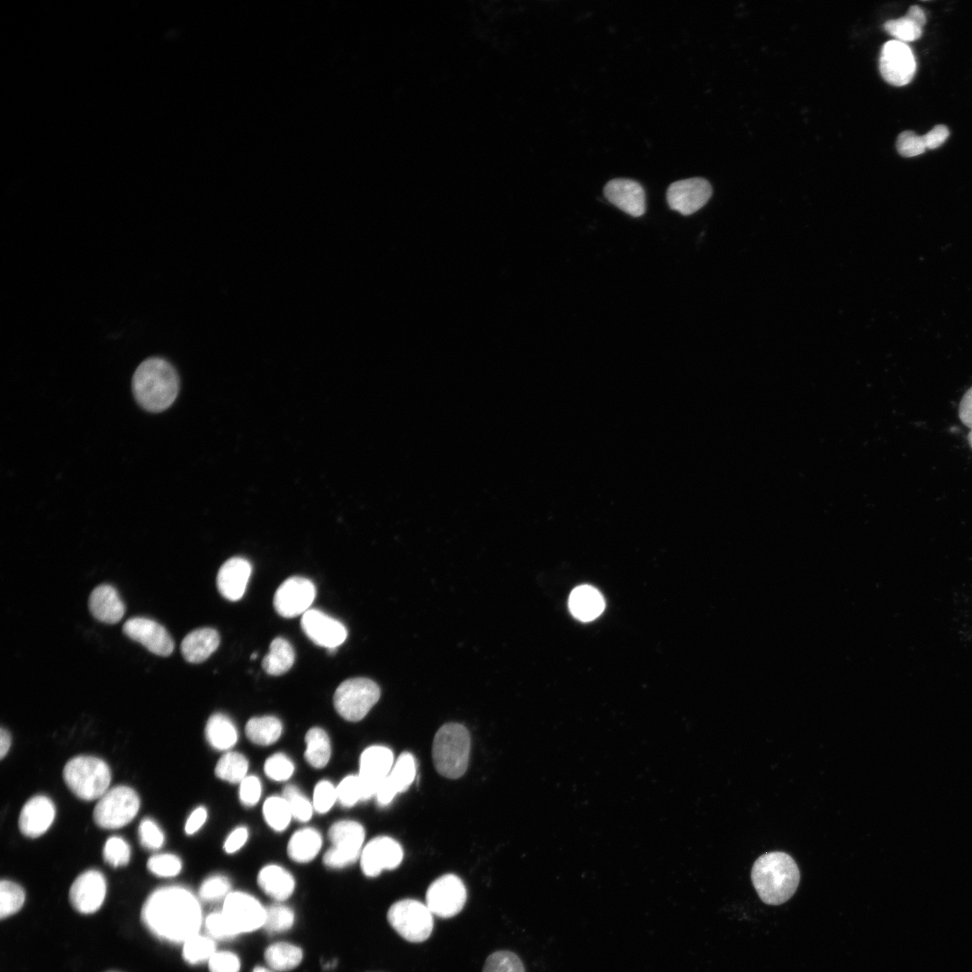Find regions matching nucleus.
Returning <instances> with one entry per match:
<instances>
[{"mask_svg":"<svg viewBox=\"0 0 972 972\" xmlns=\"http://www.w3.org/2000/svg\"><path fill=\"white\" fill-rule=\"evenodd\" d=\"M264 770L269 778L274 781H285L293 774L294 765L289 757L278 752L266 759Z\"/></svg>","mask_w":972,"mask_h":972,"instance_id":"45","label":"nucleus"},{"mask_svg":"<svg viewBox=\"0 0 972 972\" xmlns=\"http://www.w3.org/2000/svg\"><path fill=\"white\" fill-rule=\"evenodd\" d=\"M968 443H969V445H970V446L972 448V428H971L970 432L968 435Z\"/></svg>","mask_w":972,"mask_h":972,"instance_id":"60","label":"nucleus"},{"mask_svg":"<svg viewBox=\"0 0 972 972\" xmlns=\"http://www.w3.org/2000/svg\"><path fill=\"white\" fill-rule=\"evenodd\" d=\"M248 770L247 758L237 752H229L218 760L215 767L216 776L230 783H240Z\"/></svg>","mask_w":972,"mask_h":972,"instance_id":"34","label":"nucleus"},{"mask_svg":"<svg viewBox=\"0 0 972 972\" xmlns=\"http://www.w3.org/2000/svg\"><path fill=\"white\" fill-rule=\"evenodd\" d=\"M11 742H12V738H11L10 733L6 729L2 727L1 731H0V757H1V759H4L5 757V755L7 754V752H8V751L10 749V746H11Z\"/></svg>","mask_w":972,"mask_h":972,"instance_id":"57","label":"nucleus"},{"mask_svg":"<svg viewBox=\"0 0 972 972\" xmlns=\"http://www.w3.org/2000/svg\"><path fill=\"white\" fill-rule=\"evenodd\" d=\"M906 14L910 16L913 20H914L917 23H919L922 27L924 26L926 22V16L924 12L918 5H912Z\"/></svg>","mask_w":972,"mask_h":972,"instance_id":"58","label":"nucleus"},{"mask_svg":"<svg viewBox=\"0 0 972 972\" xmlns=\"http://www.w3.org/2000/svg\"><path fill=\"white\" fill-rule=\"evenodd\" d=\"M25 900V893L18 884L3 879L0 883V917L4 919L17 913Z\"/></svg>","mask_w":972,"mask_h":972,"instance_id":"37","label":"nucleus"},{"mask_svg":"<svg viewBox=\"0 0 972 972\" xmlns=\"http://www.w3.org/2000/svg\"><path fill=\"white\" fill-rule=\"evenodd\" d=\"M896 149L901 156L912 158L924 153L927 148L922 136H919L912 130H904L897 137Z\"/></svg>","mask_w":972,"mask_h":972,"instance_id":"50","label":"nucleus"},{"mask_svg":"<svg viewBox=\"0 0 972 972\" xmlns=\"http://www.w3.org/2000/svg\"><path fill=\"white\" fill-rule=\"evenodd\" d=\"M482 972H526L521 959L515 953L500 950L490 954Z\"/></svg>","mask_w":972,"mask_h":972,"instance_id":"40","label":"nucleus"},{"mask_svg":"<svg viewBox=\"0 0 972 972\" xmlns=\"http://www.w3.org/2000/svg\"><path fill=\"white\" fill-rule=\"evenodd\" d=\"M467 898L465 886L454 874H446L433 881L426 893V904L434 915L450 918L459 914Z\"/></svg>","mask_w":972,"mask_h":972,"instance_id":"9","label":"nucleus"},{"mask_svg":"<svg viewBox=\"0 0 972 972\" xmlns=\"http://www.w3.org/2000/svg\"><path fill=\"white\" fill-rule=\"evenodd\" d=\"M210 972H238L240 961L238 957L230 951H215L208 960Z\"/></svg>","mask_w":972,"mask_h":972,"instance_id":"51","label":"nucleus"},{"mask_svg":"<svg viewBox=\"0 0 972 972\" xmlns=\"http://www.w3.org/2000/svg\"><path fill=\"white\" fill-rule=\"evenodd\" d=\"M138 833L140 844L148 850H158L164 844V833L152 819H143L139 825Z\"/></svg>","mask_w":972,"mask_h":972,"instance_id":"48","label":"nucleus"},{"mask_svg":"<svg viewBox=\"0 0 972 972\" xmlns=\"http://www.w3.org/2000/svg\"><path fill=\"white\" fill-rule=\"evenodd\" d=\"M256 658V652L252 653L251 656H250V659L254 660Z\"/></svg>","mask_w":972,"mask_h":972,"instance_id":"61","label":"nucleus"},{"mask_svg":"<svg viewBox=\"0 0 972 972\" xmlns=\"http://www.w3.org/2000/svg\"><path fill=\"white\" fill-rule=\"evenodd\" d=\"M433 914L426 904L416 899H401L388 910L387 920L393 930L410 942L428 939L434 927Z\"/></svg>","mask_w":972,"mask_h":972,"instance_id":"6","label":"nucleus"},{"mask_svg":"<svg viewBox=\"0 0 972 972\" xmlns=\"http://www.w3.org/2000/svg\"><path fill=\"white\" fill-rule=\"evenodd\" d=\"M263 814L267 824L276 832H282L289 825L292 814L285 798L272 796L263 805Z\"/></svg>","mask_w":972,"mask_h":972,"instance_id":"35","label":"nucleus"},{"mask_svg":"<svg viewBox=\"0 0 972 972\" xmlns=\"http://www.w3.org/2000/svg\"><path fill=\"white\" fill-rule=\"evenodd\" d=\"M183 943V957L186 962L193 965L208 961L216 951L213 940L199 933Z\"/></svg>","mask_w":972,"mask_h":972,"instance_id":"36","label":"nucleus"},{"mask_svg":"<svg viewBox=\"0 0 972 972\" xmlns=\"http://www.w3.org/2000/svg\"><path fill=\"white\" fill-rule=\"evenodd\" d=\"M261 793V782L256 776H247L239 783V799L246 806H255L260 799Z\"/></svg>","mask_w":972,"mask_h":972,"instance_id":"52","label":"nucleus"},{"mask_svg":"<svg viewBox=\"0 0 972 972\" xmlns=\"http://www.w3.org/2000/svg\"><path fill=\"white\" fill-rule=\"evenodd\" d=\"M471 739L467 729L457 723H447L436 732L432 757L436 771L447 778L462 777L468 766Z\"/></svg>","mask_w":972,"mask_h":972,"instance_id":"4","label":"nucleus"},{"mask_svg":"<svg viewBox=\"0 0 972 972\" xmlns=\"http://www.w3.org/2000/svg\"><path fill=\"white\" fill-rule=\"evenodd\" d=\"M147 868L152 874L158 877L171 878L180 873L182 869V861L175 854H156L148 859Z\"/></svg>","mask_w":972,"mask_h":972,"instance_id":"44","label":"nucleus"},{"mask_svg":"<svg viewBox=\"0 0 972 972\" xmlns=\"http://www.w3.org/2000/svg\"><path fill=\"white\" fill-rule=\"evenodd\" d=\"M265 960L276 971H288L295 968L302 959L301 948L287 942H276L265 950Z\"/></svg>","mask_w":972,"mask_h":972,"instance_id":"33","label":"nucleus"},{"mask_svg":"<svg viewBox=\"0 0 972 972\" xmlns=\"http://www.w3.org/2000/svg\"><path fill=\"white\" fill-rule=\"evenodd\" d=\"M751 878L762 902L778 905L794 895L799 884L800 874L791 856L782 851H772L756 860Z\"/></svg>","mask_w":972,"mask_h":972,"instance_id":"3","label":"nucleus"},{"mask_svg":"<svg viewBox=\"0 0 972 972\" xmlns=\"http://www.w3.org/2000/svg\"><path fill=\"white\" fill-rule=\"evenodd\" d=\"M883 27L888 34L904 43L918 40L923 28L907 14L886 22Z\"/></svg>","mask_w":972,"mask_h":972,"instance_id":"38","label":"nucleus"},{"mask_svg":"<svg viewBox=\"0 0 972 972\" xmlns=\"http://www.w3.org/2000/svg\"><path fill=\"white\" fill-rule=\"evenodd\" d=\"M245 730L252 742L266 746L280 738L283 724L280 719L274 716H256L248 721Z\"/></svg>","mask_w":972,"mask_h":972,"instance_id":"31","label":"nucleus"},{"mask_svg":"<svg viewBox=\"0 0 972 972\" xmlns=\"http://www.w3.org/2000/svg\"><path fill=\"white\" fill-rule=\"evenodd\" d=\"M257 883L266 895L277 901H284L290 897L295 887L292 874L275 864L265 866L260 869Z\"/></svg>","mask_w":972,"mask_h":972,"instance_id":"26","label":"nucleus"},{"mask_svg":"<svg viewBox=\"0 0 972 972\" xmlns=\"http://www.w3.org/2000/svg\"><path fill=\"white\" fill-rule=\"evenodd\" d=\"M179 391V377L175 367L166 359L150 357L144 360L132 377V392L144 410L160 412L169 408Z\"/></svg>","mask_w":972,"mask_h":972,"instance_id":"2","label":"nucleus"},{"mask_svg":"<svg viewBox=\"0 0 972 972\" xmlns=\"http://www.w3.org/2000/svg\"><path fill=\"white\" fill-rule=\"evenodd\" d=\"M248 837V832L246 827L236 828L229 834L225 841V851L230 854L238 851L246 843Z\"/></svg>","mask_w":972,"mask_h":972,"instance_id":"54","label":"nucleus"},{"mask_svg":"<svg viewBox=\"0 0 972 972\" xmlns=\"http://www.w3.org/2000/svg\"><path fill=\"white\" fill-rule=\"evenodd\" d=\"M283 796L288 803L293 818L300 822H307L311 818L313 805L297 787L286 786Z\"/></svg>","mask_w":972,"mask_h":972,"instance_id":"39","label":"nucleus"},{"mask_svg":"<svg viewBox=\"0 0 972 972\" xmlns=\"http://www.w3.org/2000/svg\"><path fill=\"white\" fill-rule=\"evenodd\" d=\"M322 845L320 833L310 827L296 831L287 845L289 857L298 863L312 860L320 852Z\"/></svg>","mask_w":972,"mask_h":972,"instance_id":"28","label":"nucleus"},{"mask_svg":"<svg viewBox=\"0 0 972 972\" xmlns=\"http://www.w3.org/2000/svg\"><path fill=\"white\" fill-rule=\"evenodd\" d=\"M393 764V753L386 746L373 745L362 752L357 775L363 784L364 800L375 796L380 785L389 775Z\"/></svg>","mask_w":972,"mask_h":972,"instance_id":"15","label":"nucleus"},{"mask_svg":"<svg viewBox=\"0 0 972 972\" xmlns=\"http://www.w3.org/2000/svg\"><path fill=\"white\" fill-rule=\"evenodd\" d=\"M252 972H274V971H273L272 969L266 968H265V967H259V966H258V967H256V968H255L253 969V971H252Z\"/></svg>","mask_w":972,"mask_h":972,"instance_id":"59","label":"nucleus"},{"mask_svg":"<svg viewBox=\"0 0 972 972\" xmlns=\"http://www.w3.org/2000/svg\"><path fill=\"white\" fill-rule=\"evenodd\" d=\"M302 629L315 644L333 652L347 636L346 626L326 613L310 608L302 616Z\"/></svg>","mask_w":972,"mask_h":972,"instance_id":"13","label":"nucleus"},{"mask_svg":"<svg viewBox=\"0 0 972 972\" xmlns=\"http://www.w3.org/2000/svg\"><path fill=\"white\" fill-rule=\"evenodd\" d=\"M205 928L210 936L217 940H227L238 935L221 911L212 913L206 917Z\"/></svg>","mask_w":972,"mask_h":972,"instance_id":"49","label":"nucleus"},{"mask_svg":"<svg viewBox=\"0 0 972 972\" xmlns=\"http://www.w3.org/2000/svg\"><path fill=\"white\" fill-rule=\"evenodd\" d=\"M145 927L159 939L184 942L198 933L202 911L197 898L182 886H165L147 898L141 911Z\"/></svg>","mask_w":972,"mask_h":972,"instance_id":"1","label":"nucleus"},{"mask_svg":"<svg viewBox=\"0 0 972 972\" xmlns=\"http://www.w3.org/2000/svg\"><path fill=\"white\" fill-rule=\"evenodd\" d=\"M403 859L401 846L388 836L371 840L362 850L360 864L366 877L374 878L384 869H394Z\"/></svg>","mask_w":972,"mask_h":972,"instance_id":"16","label":"nucleus"},{"mask_svg":"<svg viewBox=\"0 0 972 972\" xmlns=\"http://www.w3.org/2000/svg\"><path fill=\"white\" fill-rule=\"evenodd\" d=\"M605 608L602 595L590 585L575 588L569 597V608L574 617L587 622L598 617Z\"/></svg>","mask_w":972,"mask_h":972,"instance_id":"27","label":"nucleus"},{"mask_svg":"<svg viewBox=\"0 0 972 972\" xmlns=\"http://www.w3.org/2000/svg\"><path fill=\"white\" fill-rule=\"evenodd\" d=\"M221 912L238 932H250L264 926L266 908L253 896L240 891L230 892Z\"/></svg>","mask_w":972,"mask_h":972,"instance_id":"11","label":"nucleus"},{"mask_svg":"<svg viewBox=\"0 0 972 972\" xmlns=\"http://www.w3.org/2000/svg\"><path fill=\"white\" fill-rule=\"evenodd\" d=\"M305 743L304 757L307 762L315 769L324 768L331 755L328 734L320 727H312L306 733Z\"/></svg>","mask_w":972,"mask_h":972,"instance_id":"32","label":"nucleus"},{"mask_svg":"<svg viewBox=\"0 0 972 972\" xmlns=\"http://www.w3.org/2000/svg\"><path fill=\"white\" fill-rule=\"evenodd\" d=\"M55 815V805L50 798L42 795L32 796L21 810L19 829L27 837H39L48 831Z\"/></svg>","mask_w":972,"mask_h":972,"instance_id":"20","label":"nucleus"},{"mask_svg":"<svg viewBox=\"0 0 972 972\" xmlns=\"http://www.w3.org/2000/svg\"><path fill=\"white\" fill-rule=\"evenodd\" d=\"M604 194L608 202L631 216L639 217L645 212V193L637 181L612 179L606 184Z\"/></svg>","mask_w":972,"mask_h":972,"instance_id":"21","label":"nucleus"},{"mask_svg":"<svg viewBox=\"0 0 972 972\" xmlns=\"http://www.w3.org/2000/svg\"><path fill=\"white\" fill-rule=\"evenodd\" d=\"M416 770L414 756L408 752L400 753L375 794L378 805L385 806L396 795L405 792L415 779Z\"/></svg>","mask_w":972,"mask_h":972,"instance_id":"19","label":"nucleus"},{"mask_svg":"<svg viewBox=\"0 0 972 972\" xmlns=\"http://www.w3.org/2000/svg\"><path fill=\"white\" fill-rule=\"evenodd\" d=\"M328 835L332 847L357 860L360 858L365 836L361 824L352 820L338 821L330 826Z\"/></svg>","mask_w":972,"mask_h":972,"instance_id":"25","label":"nucleus"},{"mask_svg":"<svg viewBox=\"0 0 972 972\" xmlns=\"http://www.w3.org/2000/svg\"><path fill=\"white\" fill-rule=\"evenodd\" d=\"M338 801L344 807H351L364 800L362 781L358 775L345 777L337 787Z\"/></svg>","mask_w":972,"mask_h":972,"instance_id":"41","label":"nucleus"},{"mask_svg":"<svg viewBox=\"0 0 972 972\" xmlns=\"http://www.w3.org/2000/svg\"><path fill=\"white\" fill-rule=\"evenodd\" d=\"M230 883L222 875H213L203 880L199 896L204 901H217L225 898L230 892Z\"/></svg>","mask_w":972,"mask_h":972,"instance_id":"46","label":"nucleus"},{"mask_svg":"<svg viewBox=\"0 0 972 972\" xmlns=\"http://www.w3.org/2000/svg\"><path fill=\"white\" fill-rule=\"evenodd\" d=\"M316 596L313 582L304 577L292 576L285 580L276 590L274 607L283 617L292 618L303 615L310 609Z\"/></svg>","mask_w":972,"mask_h":972,"instance_id":"12","label":"nucleus"},{"mask_svg":"<svg viewBox=\"0 0 972 972\" xmlns=\"http://www.w3.org/2000/svg\"><path fill=\"white\" fill-rule=\"evenodd\" d=\"M380 688L366 678L343 681L336 689L333 702L337 712L350 722L362 720L380 698Z\"/></svg>","mask_w":972,"mask_h":972,"instance_id":"8","label":"nucleus"},{"mask_svg":"<svg viewBox=\"0 0 972 972\" xmlns=\"http://www.w3.org/2000/svg\"><path fill=\"white\" fill-rule=\"evenodd\" d=\"M879 71L886 82L895 86L909 84L916 71L911 48L897 40L886 41L880 51Z\"/></svg>","mask_w":972,"mask_h":972,"instance_id":"10","label":"nucleus"},{"mask_svg":"<svg viewBox=\"0 0 972 972\" xmlns=\"http://www.w3.org/2000/svg\"><path fill=\"white\" fill-rule=\"evenodd\" d=\"M949 136V129L945 125L939 124L922 135V139L926 148L934 149L941 146Z\"/></svg>","mask_w":972,"mask_h":972,"instance_id":"53","label":"nucleus"},{"mask_svg":"<svg viewBox=\"0 0 972 972\" xmlns=\"http://www.w3.org/2000/svg\"><path fill=\"white\" fill-rule=\"evenodd\" d=\"M958 416L964 425L972 428V387L967 391L960 400Z\"/></svg>","mask_w":972,"mask_h":972,"instance_id":"56","label":"nucleus"},{"mask_svg":"<svg viewBox=\"0 0 972 972\" xmlns=\"http://www.w3.org/2000/svg\"><path fill=\"white\" fill-rule=\"evenodd\" d=\"M338 801L337 788L326 779L318 782L313 790L312 805L320 814L328 812Z\"/></svg>","mask_w":972,"mask_h":972,"instance_id":"47","label":"nucleus"},{"mask_svg":"<svg viewBox=\"0 0 972 972\" xmlns=\"http://www.w3.org/2000/svg\"><path fill=\"white\" fill-rule=\"evenodd\" d=\"M104 860L113 868L122 867L129 863L130 859V847L122 837H110L103 850Z\"/></svg>","mask_w":972,"mask_h":972,"instance_id":"43","label":"nucleus"},{"mask_svg":"<svg viewBox=\"0 0 972 972\" xmlns=\"http://www.w3.org/2000/svg\"><path fill=\"white\" fill-rule=\"evenodd\" d=\"M294 922V914L287 906L273 904L266 908L264 926L270 932H281L289 930Z\"/></svg>","mask_w":972,"mask_h":972,"instance_id":"42","label":"nucleus"},{"mask_svg":"<svg viewBox=\"0 0 972 972\" xmlns=\"http://www.w3.org/2000/svg\"><path fill=\"white\" fill-rule=\"evenodd\" d=\"M207 810L203 806L195 808L186 820L184 831L191 835L195 833L205 823Z\"/></svg>","mask_w":972,"mask_h":972,"instance_id":"55","label":"nucleus"},{"mask_svg":"<svg viewBox=\"0 0 972 972\" xmlns=\"http://www.w3.org/2000/svg\"><path fill=\"white\" fill-rule=\"evenodd\" d=\"M252 572L250 562L242 557L227 560L217 574V587L222 597L230 600L240 599L247 589Z\"/></svg>","mask_w":972,"mask_h":972,"instance_id":"22","label":"nucleus"},{"mask_svg":"<svg viewBox=\"0 0 972 972\" xmlns=\"http://www.w3.org/2000/svg\"><path fill=\"white\" fill-rule=\"evenodd\" d=\"M712 195V186L705 178L692 177L670 184L666 199L670 209L690 215L701 209Z\"/></svg>","mask_w":972,"mask_h":972,"instance_id":"14","label":"nucleus"},{"mask_svg":"<svg viewBox=\"0 0 972 972\" xmlns=\"http://www.w3.org/2000/svg\"><path fill=\"white\" fill-rule=\"evenodd\" d=\"M63 778L75 796L92 801L100 798L108 790L112 774L104 760L81 755L67 762L63 770Z\"/></svg>","mask_w":972,"mask_h":972,"instance_id":"5","label":"nucleus"},{"mask_svg":"<svg viewBox=\"0 0 972 972\" xmlns=\"http://www.w3.org/2000/svg\"><path fill=\"white\" fill-rule=\"evenodd\" d=\"M105 895V878L98 870L90 869L75 879L70 886L69 900L78 913L89 914L101 907Z\"/></svg>","mask_w":972,"mask_h":972,"instance_id":"18","label":"nucleus"},{"mask_svg":"<svg viewBox=\"0 0 972 972\" xmlns=\"http://www.w3.org/2000/svg\"><path fill=\"white\" fill-rule=\"evenodd\" d=\"M88 607L97 620L106 624L118 623L125 613V606L118 591L109 584H102L93 590Z\"/></svg>","mask_w":972,"mask_h":972,"instance_id":"23","label":"nucleus"},{"mask_svg":"<svg viewBox=\"0 0 972 972\" xmlns=\"http://www.w3.org/2000/svg\"><path fill=\"white\" fill-rule=\"evenodd\" d=\"M140 806V800L136 791L121 785L107 790L99 798L93 817L101 828L118 829L134 819Z\"/></svg>","mask_w":972,"mask_h":972,"instance_id":"7","label":"nucleus"},{"mask_svg":"<svg viewBox=\"0 0 972 972\" xmlns=\"http://www.w3.org/2000/svg\"><path fill=\"white\" fill-rule=\"evenodd\" d=\"M295 652L292 644L283 637L274 638L269 646V652L262 661L264 670L274 676L287 672L293 665Z\"/></svg>","mask_w":972,"mask_h":972,"instance_id":"30","label":"nucleus"},{"mask_svg":"<svg viewBox=\"0 0 972 972\" xmlns=\"http://www.w3.org/2000/svg\"><path fill=\"white\" fill-rule=\"evenodd\" d=\"M122 631L129 638L141 644L156 655L168 656L174 651L175 644L171 635L162 625L153 619L144 616L131 617L124 623Z\"/></svg>","mask_w":972,"mask_h":972,"instance_id":"17","label":"nucleus"},{"mask_svg":"<svg viewBox=\"0 0 972 972\" xmlns=\"http://www.w3.org/2000/svg\"><path fill=\"white\" fill-rule=\"evenodd\" d=\"M205 737L212 748L226 751L236 744L238 732L230 717L221 713H215L206 723Z\"/></svg>","mask_w":972,"mask_h":972,"instance_id":"29","label":"nucleus"},{"mask_svg":"<svg viewBox=\"0 0 972 972\" xmlns=\"http://www.w3.org/2000/svg\"><path fill=\"white\" fill-rule=\"evenodd\" d=\"M220 644L218 632L210 627L195 629L185 635L181 652L188 662L200 663L207 660Z\"/></svg>","mask_w":972,"mask_h":972,"instance_id":"24","label":"nucleus"}]
</instances>
